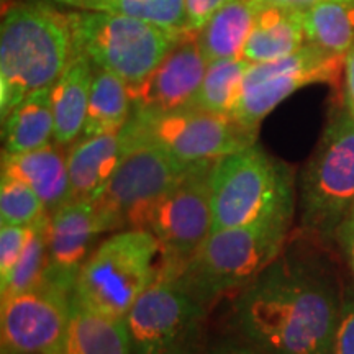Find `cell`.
I'll return each instance as SVG.
<instances>
[{
  "label": "cell",
  "instance_id": "cell-1",
  "mask_svg": "<svg viewBox=\"0 0 354 354\" xmlns=\"http://www.w3.org/2000/svg\"><path fill=\"white\" fill-rule=\"evenodd\" d=\"M343 295L322 254L292 250L243 287L233 322L264 354H331Z\"/></svg>",
  "mask_w": 354,
  "mask_h": 354
},
{
  "label": "cell",
  "instance_id": "cell-2",
  "mask_svg": "<svg viewBox=\"0 0 354 354\" xmlns=\"http://www.w3.org/2000/svg\"><path fill=\"white\" fill-rule=\"evenodd\" d=\"M73 55L68 13L44 2H19L7 8L0 26V117L26 95L53 86Z\"/></svg>",
  "mask_w": 354,
  "mask_h": 354
},
{
  "label": "cell",
  "instance_id": "cell-3",
  "mask_svg": "<svg viewBox=\"0 0 354 354\" xmlns=\"http://www.w3.org/2000/svg\"><path fill=\"white\" fill-rule=\"evenodd\" d=\"M210 185L212 232L294 216L292 171L256 143L216 159Z\"/></svg>",
  "mask_w": 354,
  "mask_h": 354
},
{
  "label": "cell",
  "instance_id": "cell-4",
  "mask_svg": "<svg viewBox=\"0 0 354 354\" xmlns=\"http://www.w3.org/2000/svg\"><path fill=\"white\" fill-rule=\"evenodd\" d=\"M292 218H271L212 232L185 264L180 282L203 305L243 289L282 253Z\"/></svg>",
  "mask_w": 354,
  "mask_h": 354
},
{
  "label": "cell",
  "instance_id": "cell-5",
  "mask_svg": "<svg viewBox=\"0 0 354 354\" xmlns=\"http://www.w3.org/2000/svg\"><path fill=\"white\" fill-rule=\"evenodd\" d=\"M158 238L148 230H122L94 248L76 277L73 300L92 312L125 318L158 279Z\"/></svg>",
  "mask_w": 354,
  "mask_h": 354
},
{
  "label": "cell",
  "instance_id": "cell-6",
  "mask_svg": "<svg viewBox=\"0 0 354 354\" xmlns=\"http://www.w3.org/2000/svg\"><path fill=\"white\" fill-rule=\"evenodd\" d=\"M73 53L87 56L99 69L138 86L185 33L169 32L120 13L77 10L68 13Z\"/></svg>",
  "mask_w": 354,
  "mask_h": 354
},
{
  "label": "cell",
  "instance_id": "cell-7",
  "mask_svg": "<svg viewBox=\"0 0 354 354\" xmlns=\"http://www.w3.org/2000/svg\"><path fill=\"white\" fill-rule=\"evenodd\" d=\"M130 148L107 184L92 198L100 234L148 230L153 210L192 165L177 161L158 145L136 140L123 127Z\"/></svg>",
  "mask_w": 354,
  "mask_h": 354
},
{
  "label": "cell",
  "instance_id": "cell-8",
  "mask_svg": "<svg viewBox=\"0 0 354 354\" xmlns=\"http://www.w3.org/2000/svg\"><path fill=\"white\" fill-rule=\"evenodd\" d=\"M354 209V115L342 110L331 118L300 179L302 228L335 238Z\"/></svg>",
  "mask_w": 354,
  "mask_h": 354
},
{
  "label": "cell",
  "instance_id": "cell-9",
  "mask_svg": "<svg viewBox=\"0 0 354 354\" xmlns=\"http://www.w3.org/2000/svg\"><path fill=\"white\" fill-rule=\"evenodd\" d=\"M125 127L133 138L151 141L184 165L216 161L256 143V130L196 107L158 115L133 112Z\"/></svg>",
  "mask_w": 354,
  "mask_h": 354
},
{
  "label": "cell",
  "instance_id": "cell-10",
  "mask_svg": "<svg viewBox=\"0 0 354 354\" xmlns=\"http://www.w3.org/2000/svg\"><path fill=\"white\" fill-rule=\"evenodd\" d=\"M202 304L180 282L158 277L125 317L133 354H194Z\"/></svg>",
  "mask_w": 354,
  "mask_h": 354
},
{
  "label": "cell",
  "instance_id": "cell-11",
  "mask_svg": "<svg viewBox=\"0 0 354 354\" xmlns=\"http://www.w3.org/2000/svg\"><path fill=\"white\" fill-rule=\"evenodd\" d=\"M344 56L307 43L294 55L269 63L251 64L243 81L233 118L251 130H258L281 102L312 84L335 82L342 73Z\"/></svg>",
  "mask_w": 354,
  "mask_h": 354
},
{
  "label": "cell",
  "instance_id": "cell-12",
  "mask_svg": "<svg viewBox=\"0 0 354 354\" xmlns=\"http://www.w3.org/2000/svg\"><path fill=\"white\" fill-rule=\"evenodd\" d=\"M215 161L190 166L159 201L148 223L171 264H187L212 232V169Z\"/></svg>",
  "mask_w": 354,
  "mask_h": 354
},
{
  "label": "cell",
  "instance_id": "cell-13",
  "mask_svg": "<svg viewBox=\"0 0 354 354\" xmlns=\"http://www.w3.org/2000/svg\"><path fill=\"white\" fill-rule=\"evenodd\" d=\"M73 308V295L43 286L2 300V354H57Z\"/></svg>",
  "mask_w": 354,
  "mask_h": 354
},
{
  "label": "cell",
  "instance_id": "cell-14",
  "mask_svg": "<svg viewBox=\"0 0 354 354\" xmlns=\"http://www.w3.org/2000/svg\"><path fill=\"white\" fill-rule=\"evenodd\" d=\"M207 68L196 35L185 33L145 81L130 87L133 112L158 115L189 107Z\"/></svg>",
  "mask_w": 354,
  "mask_h": 354
},
{
  "label": "cell",
  "instance_id": "cell-15",
  "mask_svg": "<svg viewBox=\"0 0 354 354\" xmlns=\"http://www.w3.org/2000/svg\"><path fill=\"white\" fill-rule=\"evenodd\" d=\"M91 201H68L48 221L46 284L73 295L76 277L99 236Z\"/></svg>",
  "mask_w": 354,
  "mask_h": 354
},
{
  "label": "cell",
  "instance_id": "cell-16",
  "mask_svg": "<svg viewBox=\"0 0 354 354\" xmlns=\"http://www.w3.org/2000/svg\"><path fill=\"white\" fill-rule=\"evenodd\" d=\"M130 148L125 130L82 136L68 154L69 201H92L120 166Z\"/></svg>",
  "mask_w": 354,
  "mask_h": 354
},
{
  "label": "cell",
  "instance_id": "cell-17",
  "mask_svg": "<svg viewBox=\"0 0 354 354\" xmlns=\"http://www.w3.org/2000/svg\"><path fill=\"white\" fill-rule=\"evenodd\" d=\"M304 10L258 3L253 30L243 50L251 64L269 63L294 55L307 44Z\"/></svg>",
  "mask_w": 354,
  "mask_h": 354
},
{
  "label": "cell",
  "instance_id": "cell-18",
  "mask_svg": "<svg viewBox=\"0 0 354 354\" xmlns=\"http://www.w3.org/2000/svg\"><path fill=\"white\" fill-rule=\"evenodd\" d=\"M2 174L30 185L48 210H56L71 197L68 156L57 146L48 145L17 154L3 153Z\"/></svg>",
  "mask_w": 354,
  "mask_h": 354
},
{
  "label": "cell",
  "instance_id": "cell-19",
  "mask_svg": "<svg viewBox=\"0 0 354 354\" xmlns=\"http://www.w3.org/2000/svg\"><path fill=\"white\" fill-rule=\"evenodd\" d=\"M95 66L87 56L73 53L68 66L53 86L55 143L68 146L82 135Z\"/></svg>",
  "mask_w": 354,
  "mask_h": 354
},
{
  "label": "cell",
  "instance_id": "cell-20",
  "mask_svg": "<svg viewBox=\"0 0 354 354\" xmlns=\"http://www.w3.org/2000/svg\"><path fill=\"white\" fill-rule=\"evenodd\" d=\"M57 354H133L127 320L92 312L73 300L68 330Z\"/></svg>",
  "mask_w": 354,
  "mask_h": 354
},
{
  "label": "cell",
  "instance_id": "cell-21",
  "mask_svg": "<svg viewBox=\"0 0 354 354\" xmlns=\"http://www.w3.org/2000/svg\"><path fill=\"white\" fill-rule=\"evenodd\" d=\"M53 86L33 91L2 120L3 153L35 151L51 145V140H55Z\"/></svg>",
  "mask_w": 354,
  "mask_h": 354
},
{
  "label": "cell",
  "instance_id": "cell-22",
  "mask_svg": "<svg viewBox=\"0 0 354 354\" xmlns=\"http://www.w3.org/2000/svg\"><path fill=\"white\" fill-rule=\"evenodd\" d=\"M258 3L254 0H233L215 13L196 35L207 63L243 57V50L253 30Z\"/></svg>",
  "mask_w": 354,
  "mask_h": 354
},
{
  "label": "cell",
  "instance_id": "cell-23",
  "mask_svg": "<svg viewBox=\"0 0 354 354\" xmlns=\"http://www.w3.org/2000/svg\"><path fill=\"white\" fill-rule=\"evenodd\" d=\"M131 113L130 86L117 74L95 68L82 136L120 131L130 120Z\"/></svg>",
  "mask_w": 354,
  "mask_h": 354
},
{
  "label": "cell",
  "instance_id": "cell-24",
  "mask_svg": "<svg viewBox=\"0 0 354 354\" xmlns=\"http://www.w3.org/2000/svg\"><path fill=\"white\" fill-rule=\"evenodd\" d=\"M307 41L344 56L354 46V0H320L304 10Z\"/></svg>",
  "mask_w": 354,
  "mask_h": 354
},
{
  "label": "cell",
  "instance_id": "cell-25",
  "mask_svg": "<svg viewBox=\"0 0 354 354\" xmlns=\"http://www.w3.org/2000/svg\"><path fill=\"white\" fill-rule=\"evenodd\" d=\"M250 66L243 57L209 63L201 88L189 107L233 117Z\"/></svg>",
  "mask_w": 354,
  "mask_h": 354
},
{
  "label": "cell",
  "instance_id": "cell-26",
  "mask_svg": "<svg viewBox=\"0 0 354 354\" xmlns=\"http://www.w3.org/2000/svg\"><path fill=\"white\" fill-rule=\"evenodd\" d=\"M48 221L50 216H43L35 223V232L26 245L24 254L13 266L6 279H0L2 300L10 295L35 289L44 284L48 272Z\"/></svg>",
  "mask_w": 354,
  "mask_h": 354
},
{
  "label": "cell",
  "instance_id": "cell-27",
  "mask_svg": "<svg viewBox=\"0 0 354 354\" xmlns=\"http://www.w3.org/2000/svg\"><path fill=\"white\" fill-rule=\"evenodd\" d=\"M87 10L120 13L169 32H184L185 0H91Z\"/></svg>",
  "mask_w": 354,
  "mask_h": 354
},
{
  "label": "cell",
  "instance_id": "cell-28",
  "mask_svg": "<svg viewBox=\"0 0 354 354\" xmlns=\"http://www.w3.org/2000/svg\"><path fill=\"white\" fill-rule=\"evenodd\" d=\"M46 205L35 190L15 177L3 176L0 183V223L32 227L46 216Z\"/></svg>",
  "mask_w": 354,
  "mask_h": 354
},
{
  "label": "cell",
  "instance_id": "cell-29",
  "mask_svg": "<svg viewBox=\"0 0 354 354\" xmlns=\"http://www.w3.org/2000/svg\"><path fill=\"white\" fill-rule=\"evenodd\" d=\"M35 232L32 227H13L2 225L0 227V279H6L20 256L24 254L26 245Z\"/></svg>",
  "mask_w": 354,
  "mask_h": 354
},
{
  "label": "cell",
  "instance_id": "cell-30",
  "mask_svg": "<svg viewBox=\"0 0 354 354\" xmlns=\"http://www.w3.org/2000/svg\"><path fill=\"white\" fill-rule=\"evenodd\" d=\"M331 354H354V286L344 290Z\"/></svg>",
  "mask_w": 354,
  "mask_h": 354
},
{
  "label": "cell",
  "instance_id": "cell-31",
  "mask_svg": "<svg viewBox=\"0 0 354 354\" xmlns=\"http://www.w3.org/2000/svg\"><path fill=\"white\" fill-rule=\"evenodd\" d=\"M233 0H185L184 33L197 35L216 12Z\"/></svg>",
  "mask_w": 354,
  "mask_h": 354
},
{
  "label": "cell",
  "instance_id": "cell-32",
  "mask_svg": "<svg viewBox=\"0 0 354 354\" xmlns=\"http://www.w3.org/2000/svg\"><path fill=\"white\" fill-rule=\"evenodd\" d=\"M336 240H338L342 251L344 254V259L354 274V218L348 216L346 220L339 225L338 232H336Z\"/></svg>",
  "mask_w": 354,
  "mask_h": 354
},
{
  "label": "cell",
  "instance_id": "cell-33",
  "mask_svg": "<svg viewBox=\"0 0 354 354\" xmlns=\"http://www.w3.org/2000/svg\"><path fill=\"white\" fill-rule=\"evenodd\" d=\"M344 95L346 105L354 115V46L344 55Z\"/></svg>",
  "mask_w": 354,
  "mask_h": 354
},
{
  "label": "cell",
  "instance_id": "cell-34",
  "mask_svg": "<svg viewBox=\"0 0 354 354\" xmlns=\"http://www.w3.org/2000/svg\"><path fill=\"white\" fill-rule=\"evenodd\" d=\"M205 354H264L263 351H259L258 348H254L253 344L250 343H234V342H227V343H220L209 349Z\"/></svg>",
  "mask_w": 354,
  "mask_h": 354
},
{
  "label": "cell",
  "instance_id": "cell-35",
  "mask_svg": "<svg viewBox=\"0 0 354 354\" xmlns=\"http://www.w3.org/2000/svg\"><path fill=\"white\" fill-rule=\"evenodd\" d=\"M256 3H264V6H279L287 8H295V10H307L312 6L320 2V0H254Z\"/></svg>",
  "mask_w": 354,
  "mask_h": 354
},
{
  "label": "cell",
  "instance_id": "cell-36",
  "mask_svg": "<svg viewBox=\"0 0 354 354\" xmlns=\"http://www.w3.org/2000/svg\"><path fill=\"white\" fill-rule=\"evenodd\" d=\"M51 2L61 3V6H68L71 8H76V10H86L88 0H51Z\"/></svg>",
  "mask_w": 354,
  "mask_h": 354
},
{
  "label": "cell",
  "instance_id": "cell-37",
  "mask_svg": "<svg viewBox=\"0 0 354 354\" xmlns=\"http://www.w3.org/2000/svg\"><path fill=\"white\" fill-rule=\"evenodd\" d=\"M348 216H351V218H354V209H353V210H351V214H349V215H348Z\"/></svg>",
  "mask_w": 354,
  "mask_h": 354
},
{
  "label": "cell",
  "instance_id": "cell-38",
  "mask_svg": "<svg viewBox=\"0 0 354 354\" xmlns=\"http://www.w3.org/2000/svg\"><path fill=\"white\" fill-rule=\"evenodd\" d=\"M88 2H91V0H88ZM87 7H88V3H87ZM86 10H87V8H86Z\"/></svg>",
  "mask_w": 354,
  "mask_h": 354
}]
</instances>
